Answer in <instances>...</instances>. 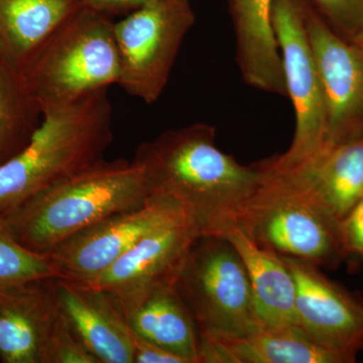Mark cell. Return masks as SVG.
Wrapping results in <instances>:
<instances>
[{"mask_svg":"<svg viewBox=\"0 0 363 363\" xmlns=\"http://www.w3.org/2000/svg\"><path fill=\"white\" fill-rule=\"evenodd\" d=\"M290 172L339 221L363 198V136L325 150L303 168Z\"/></svg>","mask_w":363,"mask_h":363,"instance_id":"19","label":"cell"},{"mask_svg":"<svg viewBox=\"0 0 363 363\" xmlns=\"http://www.w3.org/2000/svg\"><path fill=\"white\" fill-rule=\"evenodd\" d=\"M338 227L346 257L355 255L363 259V198L339 220Z\"/></svg>","mask_w":363,"mask_h":363,"instance_id":"24","label":"cell"},{"mask_svg":"<svg viewBox=\"0 0 363 363\" xmlns=\"http://www.w3.org/2000/svg\"><path fill=\"white\" fill-rule=\"evenodd\" d=\"M183 216L185 212L175 200L152 194L143 206L107 217L60 243L50 255L61 274L60 279L85 283L145 235Z\"/></svg>","mask_w":363,"mask_h":363,"instance_id":"9","label":"cell"},{"mask_svg":"<svg viewBox=\"0 0 363 363\" xmlns=\"http://www.w3.org/2000/svg\"><path fill=\"white\" fill-rule=\"evenodd\" d=\"M327 25L346 40L363 30V0H306Z\"/></svg>","mask_w":363,"mask_h":363,"instance_id":"23","label":"cell"},{"mask_svg":"<svg viewBox=\"0 0 363 363\" xmlns=\"http://www.w3.org/2000/svg\"><path fill=\"white\" fill-rule=\"evenodd\" d=\"M264 178L235 225L259 247L283 257L335 269L345 259L338 220L297 175L262 162Z\"/></svg>","mask_w":363,"mask_h":363,"instance_id":"5","label":"cell"},{"mask_svg":"<svg viewBox=\"0 0 363 363\" xmlns=\"http://www.w3.org/2000/svg\"><path fill=\"white\" fill-rule=\"evenodd\" d=\"M175 286L199 331L238 337L262 325L245 262L223 236L196 238Z\"/></svg>","mask_w":363,"mask_h":363,"instance_id":"6","label":"cell"},{"mask_svg":"<svg viewBox=\"0 0 363 363\" xmlns=\"http://www.w3.org/2000/svg\"><path fill=\"white\" fill-rule=\"evenodd\" d=\"M0 61H4V45H2L1 39H0Z\"/></svg>","mask_w":363,"mask_h":363,"instance_id":"28","label":"cell"},{"mask_svg":"<svg viewBox=\"0 0 363 363\" xmlns=\"http://www.w3.org/2000/svg\"><path fill=\"white\" fill-rule=\"evenodd\" d=\"M351 43H353V44L357 45V47L362 48L363 50V30L362 32L358 33L357 37L354 38L352 40H351Z\"/></svg>","mask_w":363,"mask_h":363,"instance_id":"27","label":"cell"},{"mask_svg":"<svg viewBox=\"0 0 363 363\" xmlns=\"http://www.w3.org/2000/svg\"><path fill=\"white\" fill-rule=\"evenodd\" d=\"M133 363H186L185 360L161 346L140 337L131 332Z\"/></svg>","mask_w":363,"mask_h":363,"instance_id":"25","label":"cell"},{"mask_svg":"<svg viewBox=\"0 0 363 363\" xmlns=\"http://www.w3.org/2000/svg\"><path fill=\"white\" fill-rule=\"evenodd\" d=\"M195 21L189 0H152L114 23L117 85L145 104L156 102Z\"/></svg>","mask_w":363,"mask_h":363,"instance_id":"7","label":"cell"},{"mask_svg":"<svg viewBox=\"0 0 363 363\" xmlns=\"http://www.w3.org/2000/svg\"><path fill=\"white\" fill-rule=\"evenodd\" d=\"M113 26L111 16L84 6L16 69L43 114L117 84Z\"/></svg>","mask_w":363,"mask_h":363,"instance_id":"4","label":"cell"},{"mask_svg":"<svg viewBox=\"0 0 363 363\" xmlns=\"http://www.w3.org/2000/svg\"><path fill=\"white\" fill-rule=\"evenodd\" d=\"M118 307L133 333L186 363H199V327L179 295L175 281L154 286Z\"/></svg>","mask_w":363,"mask_h":363,"instance_id":"17","label":"cell"},{"mask_svg":"<svg viewBox=\"0 0 363 363\" xmlns=\"http://www.w3.org/2000/svg\"><path fill=\"white\" fill-rule=\"evenodd\" d=\"M152 195L140 164L102 159L2 217L23 247L50 253L107 217L143 206Z\"/></svg>","mask_w":363,"mask_h":363,"instance_id":"2","label":"cell"},{"mask_svg":"<svg viewBox=\"0 0 363 363\" xmlns=\"http://www.w3.org/2000/svg\"><path fill=\"white\" fill-rule=\"evenodd\" d=\"M222 236L235 247L245 262L260 324L298 325L297 286L281 257L255 245L235 224Z\"/></svg>","mask_w":363,"mask_h":363,"instance_id":"18","label":"cell"},{"mask_svg":"<svg viewBox=\"0 0 363 363\" xmlns=\"http://www.w3.org/2000/svg\"><path fill=\"white\" fill-rule=\"evenodd\" d=\"M42 119L18 71L0 61V164L26 147Z\"/></svg>","mask_w":363,"mask_h":363,"instance_id":"21","label":"cell"},{"mask_svg":"<svg viewBox=\"0 0 363 363\" xmlns=\"http://www.w3.org/2000/svg\"><path fill=\"white\" fill-rule=\"evenodd\" d=\"M83 0H0L4 62L14 69L84 7Z\"/></svg>","mask_w":363,"mask_h":363,"instance_id":"20","label":"cell"},{"mask_svg":"<svg viewBox=\"0 0 363 363\" xmlns=\"http://www.w3.org/2000/svg\"><path fill=\"white\" fill-rule=\"evenodd\" d=\"M199 363H350L320 345L298 325H259L225 337L200 331Z\"/></svg>","mask_w":363,"mask_h":363,"instance_id":"14","label":"cell"},{"mask_svg":"<svg viewBox=\"0 0 363 363\" xmlns=\"http://www.w3.org/2000/svg\"><path fill=\"white\" fill-rule=\"evenodd\" d=\"M152 194L180 205L200 235L222 236L264 178V164L245 166L216 145V130L194 123L143 143L133 160Z\"/></svg>","mask_w":363,"mask_h":363,"instance_id":"1","label":"cell"},{"mask_svg":"<svg viewBox=\"0 0 363 363\" xmlns=\"http://www.w3.org/2000/svg\"><path fill=\"white\" fill-rule=\"evenodd\" d=\"M60 278L61 274L51 255L23 247L0 216V290L40 279Z\"/></svg>","mask_w":363,"mask_h":363,"instance_id":"22","label":"cell"},{"mask_svg":"<svg viewBox=\"0 0 363 363\" xmlns=\"http://www.w3.org/2000/svg\"><path fill=\"white\" fill-rule=\"evenodd\" d=\"M272 23L281 52L286 96L295 111V135L290 147L272 157L274 168H303L323 150L327 133L324 91L308 37L305 0H276Z\"/></svg>","mask_w":363,"mask_h":363,"instance_id":"8","label":"cell"},{"mask_svg":"<svg viewBox=\"0 0 363 363\" xmlns=\"http://www.w3.org/2000/svg\"><path fill=\"white\" fill-rule=\"evenodd\" d=\"M199 235L187 216L180 217L145 235L104 272L80 285L109 294L118 305L128 304L154 286L176 281Z\"/></svg>","mask_w":363,"mask_h":363,"instance_id":"12","label":"cell"},{"mask_svg":"<svg viewBox=\"0 0 363 363\" xmlns=\"http://www.w3.org/2000/svg\"><path fill=\"white\" fill-rule=\"evenodd\" d=\"M276 0H228L243 80L255 89L286 96L272 11Z\"/></svg>","mask_w":363,"mask_h":363,"instance_id":"16","label":"cell"},{"mask_svg":"<svg viewBox=\"0 0 363 363\" xmlns=\"http://www.w3.org/2000/svg\"><path fill=\"white\" fill-rule=\"evenodd\" d=\"M297 286L296 315L301 327L318 344L357 362L363 351V298L331 281L321 267L279 255Z\"/></svg>","mask_w":363,"mask_h":363,"instance_id":"11","label":"cell"},{"mask_svg":"<svg viewBox=\"0 0 363 363\" xmlns=\"http://www.w3.org/2000/svg\"><path fill=\"white\" fill-rule=\"evenodd\" d=\"M55 290L74 330L98 363H133L130 327L109 294L64 279Z\"/></svg>","mask_w":363,"mask_h":363,"instance_id":"15","label":"cell"},{"mask_svg":"<svg viewBox=\"0 0 363 363\" xmlns=\"http://www.w3.org/2000/svg\"><path fill=\"white\" fill-rule=\"evenodd\" d=\"M150 1L152 0H83V4L86 7L111 18V16L118 14L126 16Z\"/></svg>","mask_w":363,"mask_h":363,"instance_id":"26","label":"cell"},{"mask_svg":"<svg viewBox=\"0 0 363 363\" xmlns=\"http://www.w3.org/2000/svg\"><path fill=\"white\" fill-rule=\"evenodd\" d=\"M305 23L326 104L323 152L363 136V50L334 32L306 0Z\"/></svg>","mask_w":363,"mask_h":363,"instance_id":"10","label":"cell"},{"mask_svg":"<svg viewBox=\"0 0 363 363\" xmlns=\"http://www.w3.org/2000/svg\"><path fill=\"white\" fill-rule=\"evenodd\" d=\"M54 279L0 290V360L52 363L57 334L66 320Z\"/></svg>","mask_w":363,"mask_h":363,"instance_id":"13","label":"cell"},{"mask_svg":"<svg viewBox=\"0 0 363 363\" xmlns=\"http://www.w3.org/2000/svg\"><path fill=\"white\" fill-rule=\"evenodd\" d=\"M107 89L45 112L26 147L0 164V216L104 159L113 140Z\"/></svg>","mask_w":363,"mask_h":363,"instance_id":"3","label":"cell"}]
</instances>
